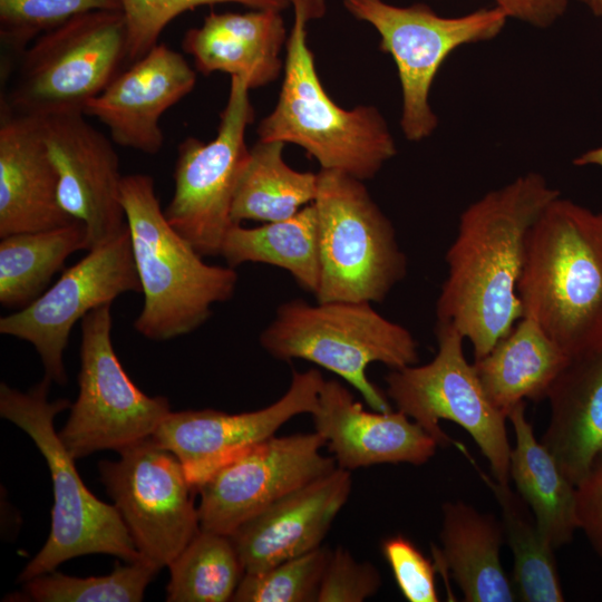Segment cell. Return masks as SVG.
Instances as JSON below:
<instances>
[{
  "mask_svg": "<svg viewBox=\"0 0 602 602\" xmlns=\"http://www.w3.org/2000/svg\"><path fill=\"white\" fill-rule=\"evenodd\" d=\"M560 195L543 175L531 172L487 192L462 213L445 255L448 274L436 317L468 339L475 359L488 353L523 317L517 283L527 234Z\"/></svg>",
  "mask_w": 602,
  "mask_h": 602,
  "instance_id": "1",
  "label": "cell"
},
{
  "mask_svg": "<svg viewBox=\"0 0 602 602\" xmlns=\"http://www.w3.org/2000/svg\"><path fill=\"white\" fill-rule=\"evenodd\" d=\"M517 295L570 359L602 350V212L554 198L528 231Z\"/></svg>",
  "mask_w": 602,
  "mask_h": 602,
  "instance_id": "2",
  "label": "cell"
},
{
  "mask_svg": "<svg viewBox=\"0 0 602 602\" xmlns=\"http://www.w3.org/2000/svg\"><path fill=\"white\" fill-rule=\"evenodd\" d=\"M293 26L285 47L283 81L273 110L258 126L261 140L295 144L321 169L372 178L396 153L382 114L370 105L340 107L324 90L308 46V23L326 13V0H289Z\"/></svg>",
  "mask_w": 602,
  "mask_h": 602,
  "instance_id": "3",
  "label": "cell"
},
{
  "mask_svg": "<svg viewBox=\"0 0 602 602\" xmlns=\"http://www.w3.org/2000/svg\"><path fill=\"white\" fill-rule=\"evenodd\" d=\"M120 196L144 294L135 330L154 341L194 331L211 317L215 303L233 297L237 272L205 263L174 230L149 175H125Z\"/></svg>",
  "mask_w": 602,
  "mask_h": 602,
  "instance_id": "4",
  "label": "cell"
},
{
  "mask_svg": "<svg viewBox=\"0 0 602 602\" xmlns=\"http://www.w3.org/2000/svg\"><path fill=\"white\" fill-rule=\"evenodd\" d=\"M48 377L21 392L0 385V415L28 434L45 457L54 486L51 528L42 548L26 565L19 581L55 571L86 554L115 555L127 563L143 559L114 505L98 499L81 480L75 458L54 427L56 415L71 407L67 399L50 401Z\"/></svg>",
  "mask_w": 602,
  "mask_h": 602,
  "instance_id": "5",
  "label": "cell"
},
{
  "mask_svg": "<svg viewBox=\"0 0 602 602\" xmlns=\"http://www.w3.org/2000/svg\"><path fill=\"white\" fill-rule=\"evenodd\" d=\"M260 343L275 359H303L338 375L370 408L383 412L391 407L368 379V366L401 369L419 359L411 332L363 301H287L262 331Z\"/></svg>",
  "mask_w": 602,
  "mask_h": 602,
  "instance_id": "6",
  "label": "cell"
},
{
  "mask_svg": "<svg viewBox=\"0 0 602 602\" xmlns=\"http://www.w3.org/2000/svg\"><path fill=\"white\" fill-rule=\"evenodd\" d=\"M122 10L90 11L39 36L4 80L0 109L36 119L82 114L127 64Z\"/></svg>",
  "mask_w": 602,
  "mask_h": 602,
  "instance_id": "7",
  "label": "cell"
},
{
  "mask_svg": "<svg viewBox=\"0 0 602 602\" xmlns=\"http://www.w3.org/2000/svg\"><path fill=\"white\" fill-rule=\"evenodd\" d=\"M313 205L317 212L321 278L318 302H382L407 273L389 219L363 181L320 169Z\"/></svg>",
  "mask_w": 602,
  "mask_h": 602,
  "instance_id": "8",
  "label": "cell"
},
{
  "mask_svg": "<svg viewBox=\"0 0 602 602\" xmlns=\"http://www.w3.org/2000/svg\"><path fill=\"white\" fill-rule=\"evenodd\" d=\"M347 11L368 22L398 70L402 93L400 127L410 142L428 138L438 118L429 104L434 79L447 57L464 45L488 41L504 29L507 14L498 7L447 18L424 3L398 7L385 0H342Z\"/></svg>",
  "mask_w": 602,
  "mask_h": 602,
  "instance_id": "9",
  "label": "cell"
},
{
  "mask_svg": "<svg viewBox=\"0 0 602 602\" xmlns=\"http://www.w3.org/2000/svg\"><path fill=\"white\" fill-rule=\"evenodd\" d=\"M438 350L421 366L391 369L386 396L427 431L440 447L453 443L440 428L449 420L464 428L488 460L495 480L509 482L511 446L507 417L488 399L474 368L464 355V337L449 323L437 322Z\"/></svg>",
  "mask_w": 602,
  "mask_h": 602,
  "instance_id": "10",
  "label": "cell"
},
{
  "mask_svg": "<svg viewBox=\"0 0 602 602\" xmlns=\"http://www.w3.org/2000/svg\"><path fill=\"white\" fill-rule=\"evenodd\" d=\"M111 303L81 319L79 394L58 433L77 459L153 436L171 412L165 397L144 394L124 370L111 342Z\"/></svg>",
  "mask_w": 602,
  "mask_h": 602,
  "instance_id": "11",
  "label": "cell"
},
{
  "mask_svg": "<svg viewBox=\"0 0 602 602\" xmlns=\"http://www.w3.org/2000/svg\"><path fill=\"white\" fill-rule=\"evenodd\" d=\"M249 90L244 78L231 77L216 136L210 143L187 137L178 145L174 192L164 213L202 256L220 255L225 235L235 224L232 204L250 156L245 133L254 118Z\"/></svg>",
  "mask_w": 602,
  "mask_h": 602,
  "instance_id": "12",
  "label": "cell"
},
{
  "mask_svg": "<svg viewBox=\"0 0 602 602\" xmlns=\"http://www.w3.org/2000/svg\"><path fill=\"white\" fill-rule=\"evenodd\" d=\"M99 463L100 480L140 556L158 570L201 531L193 491L178 458L152 437Z\"/></svg>",
  "mask_w": 602,
  "mask_h": 602,
  "instance_id": "13",
  "label": "cell"
},
{
  "mask_svg": "<svg viewBox=\"0 0 602 602\" xmlns=\"http://www.w3.org/2000/svg\"><path fill=\"white\" fill-rule=\"evenodd\" d=\"M127 292H142L128 224L109 242L89 250L32 303L2 317L0 332L30 342L45 376L65 385L62 356L74 324Z\"/></svg>",
  "mask_w": 602,
  "mask_h": 602,
  "instance_id": "14",
  "label": "cell"
},
{
  "mask_svg": "<svg viewBox=\"0 0 602 602\" xmlns=\"http://www.w3.org/2000/svg\"><path fill=\"white\" fill-rule=\"evenodd\" d=\"M315 431L272 436L216 469L196 491L201 530L230 536L282 497L331 473Z\"/></svg>",
  "mask_w": 602,
  "mask_h": 602,
  "instance_id": "15",
  "label": "cell"
},
{
  "mask_svg": "<svg viewBox=\"0 0 602 602\" xmlns=\"http://www.w3.org/2000/svg\"><path fill=\"white\" fill-rule=\"evenodd\" d=\"M323 382L317 369L294 371L285 394L259 410L234 415L215 409L171 411L152 438L178 458L197 489L216 469L274 436L292 417L311 414Z\"/></svg>",
  "mask_w": 602,
  "mask_h": 602,
  "instance_id": "16",
  "label": "cell"
},
{
  "mask_svg": "<svg viewBox=\"0 0 602 602\" xmlns=\"http://www.w3.org/2000/svg\"><path fill=\"white\" fill-rule=\"evenodd\" d=\"M84 116H57L40 124L58 176L60 205L71 219L84 223L89 251L120 234L127 220L118 155L111 142Z\"/></svg>",
  "mask_w": 602,
  "mask_h": 602,
  "instance_id": "17",
  "label": "cell"
},
{
  "mask_svg": "<svg viewBox=\"0 0 602 602\" xmlns=\"http://www.w3.org/2000/svg\"><path fill=\"white\" fill-rule=\"evenodd\" d=\"M195 82L187 60L157 43L89 100L84 115L104 124L117 145L155 155L164 143L162 115L188 95Z\"/></svg>",
  "mask_w": 602,
  "mask_h": 602,
  "instance_id": "18",
  "label": "cell"
},
{
  "mask_svg": "<svg viewBox=\"0 0 602 602\" xmlns=\"http://www.w3.org/2000/svg\"><path fill=\"white\" fill-rule=\"evenodd\" d=\"M314 431L347 470L380 464H426L438 443L402 411H367L337 380H324L311 412Z\"/></svg>",
  "mask_w": 602,
  "mask_h": 602,
  "instance_id": "19",
  "label": "cell"
},
{
  "mask_svg": "<svg viewBox=\"0 0 602 602\" xmlns=\"http://www.w3.org/2000/svg\"><path fill=\"white\" fill-rule=\"evenodd\" d=\"M350 470L331 473L282 497L231 535L244 573H255L319 546L347 503Z\"/></svg>",
  "mask_w": 602,
  "mask_h": 602,
  "instance_id": "20",
  "label": "cell"
},
{
  "mask_svg": "<svg viewBox=\"0 0 602 602\" xmlns=\"http://www.w3.org/2000/svg\"><path fill=\"white\" fill-rule=\"evenodd\" d=\"M72 221L59 202L40 119L0 109V239Z\"/></svg>",
  "mask_w": 602,
  "mask_h": 602,
  "instance_id": "21",
  "label": "cell"
},
{
  "mask_svg": "<svg viewBox=\"0 0 602 602\" xmlns=\"http://www.w3.org/2000/svg\"><path fill=\"white\" fill-rule=\"evenodd\" d=\"M287 40L281 11L211 12L202 26L185 32L182 48L202 74L226 72L244 78L253 89L280 76Z\"/></svg>",
  "mask_w": 602,
  "mask_h": 602,
  "instance_id": "22",
  "label": "cell"
},
{
  "mask_svg": "<svg viewBox=\"0 0 602 602\" xmlns=\"http://www.w3.org/2000/svg\"><path fill=\"white\" fill-rule=\"evenodd\" d=\"M546 398L551 414L541 441L576 486L602 455V350L571 359Z\"/></svg>",
  "mask_w": 602,
  "mask_h": 602,
  "instance_id": "23",
  "label": "cell"
},
{
  "mask_svg": "<svg viewBox=\"0 0 602 602\" xmlns=\"http://www.w3.org/2000/svg\"><path fill=\"white\" fill-rule=\"evenodd\" d=\"M438 557L467 602L517 600L501 561L505 534L502 521L462 502L443 505Z\"/></svg>",
  "mask_w": 602,
  "mask_h": 602,
  "instance_id": "24",
  "label": "cell"
},
{
  "mask_svg": "<svg viewBox=\"0 0 602 602\" xmlns=\"http://www.w3.org/2000/svg\"><path fill=\"white\" fill-rule=\"evenodd\" d=\"M570 358L531 318L522 317L474 368L491 402L506 417L517 404L546 398Z\"/></svg>",
  "mask_w": 602,
  "mask_h": 602,
  "instance_id": "25",
  "label": "cell"
},
{
  "mask_svg": "<svg viewBox=\"0 0 602 602\" xmlns=\"http://www.w3.org/2000/svg\"><path fill=\"white\" fill-rule=\"evenodd\" d=\"M507 419L515 435L509 455V478L531 508L540 532L556 550L571 543L579 530L575 485L535 437L526 418L525 401L514 406Z\"/></svg>",
  "mask_w": 602,
  "mask_h": 602,
  "instance_id": "26",
  "label": "cell"
},
{
  "mask_svg": "<svg viewBox=\"0 0 602 602\" xmlns=\"http://www.w3.org/2000/svg\"><path fill=\"white\" fill-rule=\"evenodd\" d=\"M220 255L234 269L245 262L281 268L301 288L315 295L320 285L321 265L313 203L282 221L256 227L233 224L225 235Z\"/></svg>",
  "mask_w": 602,
  "mask_h": 602,
  "instance_id": "27",
  "label": "cell"
},
{
  "mask_svg": "<svg viewBox=\"0 0 602 602\" xmlns=\"http://www.w3.org/2000/svg\"><path fill=\"white\" fill-rule=\"evenodd\" d=\"M285 144L259 139L235 190L231 216L234 223H263L289 219L313 203L318 175L290 167L283 157Z\"/></svg>",
  "mask_w": 602,
  "mask_h": 602,
  "instance_id": "28",
  "label": "cell"
},
{
  "mask_svg": "<svg viewBox=\"0 0 602 602\" xmlns=\"http://www.w3.org/2000/svg\"><path fill=\"white\" fill-rule=\"evenodd\" d=\"M87 251V231L80 221L45 231L1 237L0 303L23 309L38 299L69 255Z\"/></svg>",
  "mask_w": 602,
  "mask_h": 602,
  "instance_id": "29",
  "label": "cell"
},
{
  "mask_svg": "<svg viewBox=\"0 0 602 602\" xmlns=\"http://www.w3.org/2000/svg\"><path fill=\"white\" fill-rule=\"evenodd\" d=\"M480 476L494 493L502 509L505 538L513 554L512 583L517 600L562 602L563 589L556 567L554 547L540 532L533 514L508 485Z\"/></svg>",
  "mask_w": 602,
  "mask_h": 602,
  "instance_id": "30",
  "label": "cell"
},
{
  "mask_svg": "<svg viewBox=\"0 0 602 602\" xmlns=\"http://www.w3.org/2000/svg\"><path fill=\"white\" fill-rule=\"evenodd\" d=\"M168 567V602L232 601L244 575L231 537L203 530Z\"/></svg>",
  "mask_w": 602,
  "mask_h": 602,
  "instance_id": "31",
  "label": "cell"
},
{
  "mask_svg": "<svg viewBox=\"0 0 602 602\" xmlns=\"http://www.w3.org/2000/svg\"><path fill=\"white\" fill-rule=\"evenodd\" d=\"M159 570L145 559L100 576L76 577L52 571L25 582L23 601L138 602Z\"/></svg>",
  "mask_w": 602,
  "mask_h": 602,
  "instance_id": "32",
  "label": "cell"
},
{
  "mask_svg": "<svg viewBox=\"0 0 602 602\" xmlns=\"http://www.w3.org/2000/svg\"><path fill=\"white\" fill-rule=\"evenodd\" d=\"M122 10V0H0L1 79L39 36L80 14Z\"/></svg>",
  "mask_w": 602,
  "mask_h": 602,
  "instance_id": "33",
  "label": "cell"
},
{
  "mask_svg": "<svg viewBox=\"0 0 602 602\" xmlns=\"http://www.w3.org/2000/svg\"><path fill=\"white\" fill-rule=\"evenodd\" d=\"M331 551L319 546L255 573H244L232 601L313 602Z\"/></svg>",
  "mask_w": 602,
  "mask_h": 602,
  "instance_id": "34",
  "label": "cell"
},
{
  "mask_svg": "<svg viewBox=\"0 0 602 602\" xmlns=\"http://www.w3.org/2000/svg\"><path fill=\"white\" fill-rule=\"evenodd\" d=\"M229 2L281 12L290 6L289 0H122L128 33L127 64H134L156 46L164 28L179 14L201 6Z\"/></svg>",
  "mask_w": 602,
  "mask_h": 602,
  "instance_id": "35",
  "label": "cell"
},
{
  "mask_svg": "<svg viewBox=\"0 0 602 602\" xmlns=\"http://www.w3.org/2000/svg\"><path fill=\"white\" fill-rule=\"evenodd\" d=\"M381 552L402 596L409 602H437L435 566L401 534L387 537Z\"/></svg>",
  "mask_w": 602,
  "mask_h": 602,
  "instance_id": "36",
  "label": "cell"
},
{
  "mask_svg": "<svg viewBox=\"0 0 602 602\" xmlns=\"http://www.w3.org/2000/svg\"><path fill=\"white\" fill-rule=\"evenodd\" d=\"M380 585L381 576L375 565L359 562L338 547L331 552L317 602H362L375 595Z\"/></svg>",
  "mask_w": 602,
  "mask_h": 602,
  "instance_id": "37",
  "label": "cell"
},
{
  "mask_svg": "<svg viewBox=\"0 0 602 602\" xmlns=\"http://www.w3.org/2000/svg\"><path fill=\"white\" fill-rule=\"evenodd\" d=\"M575 497L579 530L602 559V455L575 486Z\"/></svg>",
  "mask_w": 602,
  "mask_h": 602,
  "instance_id": "38",
  "label": "cell"
},
{
  "mask_svg": "<svg viewBox=\"0 0 602 602\" xmlns=\"http://www.w3.org/2000/svg\"><path fill=\"white\" fill-rule=\"evenodd\" d=\"M508 18L536 28H547L566 10L569 0H493Z\"/></svg>",
  "mask_w": 602,
  "mask_h": 602,
  "instance_id": "39",
  "label": "cell"
},
{
  "mask_svg": "<svg viewBox=\"0 0 602 602\" xmlns=\"http://www.w3.org/2000/svg\"><path fill=\"white\" fill-rule=\"evenodd\" d=\"M573 164L576 166L595 165L602 167V146L592 148L577 156Z\"/></svg>",
  "mask_w": 602,
  "mask_h": 602,
  "instance_id": "40",
  "label": "cell"
},
{
  "mask_svg": "<svg viewBox=\"0 0 602 602\" xmlns=\"http://www.w3.org/2000/svg\"><path fill=\"white\" fill-rule=\"evenodd\" d=\"M577 1L582 2L585 7H588L594 16L602 18V0H577Z\"/></svg>",
  "mask_w": 602,
  "mask_h": 602,
  "instance_id": "41",
  "label": "cell"
}]
</instances>
